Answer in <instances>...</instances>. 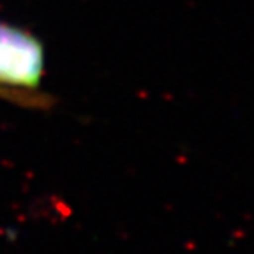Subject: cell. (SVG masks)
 Listing matches in <instances>:
<instances>
[{
  "label": "cell",
  "mask_w": 254,
  "mask_h": 254,
  "mask_svg": "<svg viewBox=\"0 0 254 254\" xmlns=\"http://www.w3.org/2000/svg\"><path fill=\"white\" fill-rule=\"evenodd\" d=\"M43 69L44 53L39 41L0 23V85L36 88Z\"/></svg>",
  "instance_id": "6da1fadb"
}]
</instances>
